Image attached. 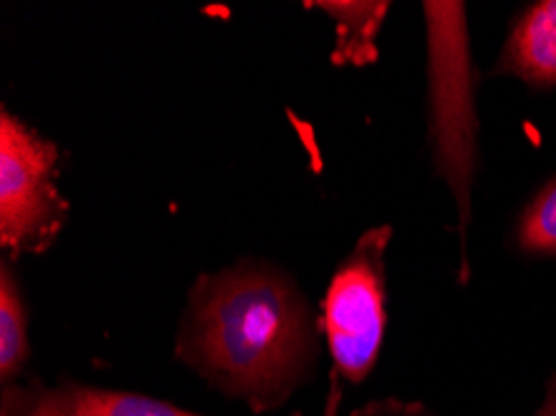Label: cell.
<instances>
[{"label": "cell", "mask_w": 556, "mask_h": 416, "mask_svg": "<svg viewBox=\"0 0 556 416\" xmlns=\"http://www.w3.org/2000/svg\"><path fill=\"white\" fill-rule=\"evenodd\" d=\"M323 327L298 277L242 257L192 282L175 332V360L252 414L282 409L312 379Z\"/></svg>", "instance_id": "6da1fadb"}, {"label": "cell", "mask_w": 556, "mask_h": 416, "mask_svg": "<svg viewBox=\"0 0 556 416\" xmlns=\"http://www.w3.org/2000/svg\"><path fill=\"white\" fill-rule=\"evenodd\" d=\"M429 146L459 217L462 285L467 282V229L477 177V65L471 63L465 3H425Z\"/></svg>", "instance_id": "7a4b0ae2"}, {"label": "cell", "mask_w": 556, "mask_h": 416, "mask_svg": "<svg viewBox=\"0 0 556 416\" xmlns=\"http://www.w3.org/2000/svg\"><path fill=\"white\" fill-rule=\"evenodd\" d=\"M58 157L53 140L0 108V248L13 257L48 252L71 217Z\"/></svg>", "instance_id": "3957f363"}, {"label": "cell", "mask_w": 556, "mask_h": 416, "mask_svg": "<svg viewBox=\"0 0 556 416\" xmlns=\"http://www.w3.org/2000/svg\"><path fill=\"white\" fill-rule=\"evenodd\" d=\"M392 225L359 235L327 282L319 327L334 371L359 385L377 367L387 329V248Z\"/></svg>", "instance_id": "277c9868"}, {"label": "cell", "mask_w": 556, "mask_h": 416, "mask_svg": "<svg viewBox=\"0 0 556 416\" xmlns=\"http://www.w3.org/2000/svg\"><path fill=\"white\" fill-rule=\"evenodd\" d=\"M0 416H202L165 399L38 377L0 387Z\"/></svg>", "instance_id": "5b68a950"}, {"label": "cell", "mask_w": 556, "mask_h": 416, "mask_svg": "<svg viewBox=\"0 0 556 416\" xmlns=\"http://www.w3.org/2000/svg\"><path fill=\"white\" fill-rule=\"evenodd\" d=\"M490 73L536 92L556 88V0H539L514 18Z\"/></svg>", "instance_id": "8992f818"}, {"label": "cell", "mask_w": 556, "mask_h": 416, "mask_svg": "<svg viewBox=\"0 0 556 416\" xmlns=\"http://www.w3.org/2000/svg\"><path fill=\"white\" fill-rule=\"evenodd\" d=\"M307 8L325 13L334 25V67H369L377 63V38L392 3L387 0H317Z\"/></svg>", "instance_id": "52a82bcc"}, {"label": "cell", "mask_w": 556, "mask_h": 416, "mask_svg": "<svg viewBox=\"0 0 556 416\" xmlns=\"http://www.w3.org/2000/svg\"><path fill=\"white\" fill-rule=\"evenodd\" d=\"M30 362L28 304L11 262H0V387L21 381Z\"/></svg>", "instance_id": "ba28073f"}, {"label": "cell", "mask_w": 556, "mask_h": 416, "mask_svg": "<svg viewBox=\"0 0 556 416\" xmlns=\"http://www.w3.org/2000/svg\"><path fill=\"white\" fill-rule=\"evenodd\" d=\"M511 248L527 257H556V175L519 212Z\"/></svg>", "instance_id": "9c48e42d"}, {"label": "cell", "mask_w": 556, "mask_h": 416, "mask_svg": "<svg viewBox=\"0 0 556 416\" xmlns=\"http://www.w3.org/2000/svg\"><path fill=\"white\" fill-rule=\"evenodd\" d=\"M350 416H437V414L432 409H427L422 402H404V399H397V396H384V399H377V402H367Z\"/></svg>", "instance_id": "30bf717a"}, {"label": "cell", "mask_w": 556, "mask_h": 416, "mask_svg": "<svg viewBox=\"0 0 556 416\" xmlns=\"http://www.w3.org/2000/svg\"><path fill=\"white\" fill-rule=\"evenodd\" d=\"M340 404H342V387H340V375L332 371L330 375V389H327V402L323 416H340Z\"/></svg>", "instance_id": "8fae6325"}, {"label": "cell", "mask_w": 556, "mask_h": 416, "mask_svg": "<svg viewBox=\"0 0 556 416\" xmlns=\"http://www.w3.org/2000/svg\"><path fill=\"white\" fill-rule=\"evenodd\" d=\"M534 416H556V369L552 371L549 381H546L544 399H542V404H539Z\"/></svg>", "instance_id": "7c38bea8"}]
</instances>
